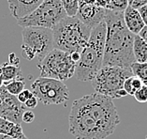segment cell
Listing matches in <instances>:
<instances>
[{"mask_svg": "<svg viewBox=\"0 0 147 139\" xmlns=\"http://www.w3.org/2000/svg\"><path fill=\"white\" fill-rule=\"evenodd\" d=\"M3 85H4V81H3V79H2V76H1V74H0V87H2Z\"/></svg>", "mask_w": 147, "mask_h": 139, "instance_id": "cell-33", "label": "cell"}, {"mask_svg": "<svg viewBox=\"0 0 147 139\" xmlns=\"http://www.w3.org/2000/svg\"><path fill=\"white\" fill-rule=\"evenodd\" d=\"M67 14L60 0H44L34 12L24 18L18 20V24L22 27H43L52 29Z\"/></svg>", "mask_w": 147, "mask_h": 139, "instance_id": "cell-7", "label": "cell"}, {"mask_svg": "<svg viewBox=\"0 0 147 139\" xmlns=\"http://www.w3.org/2000/svg\"><path fill=\"white\" fill-rule=\"evenodd\" d=\"M92 29L76 17H66L53 28V46L67 54L82 53L90 38Z\"/></svg>", "mask_w": 147, "mask_h": 139, "instance_id": "cell-4", "label": "cell"}, {"mask_svg": "<svg viewBox=\"0 0 147 139\" xmlns=\"http://www.w3.org/2000/svg\"><path fill=\"white\" fill-rule=\"evenodd\" d=\"M69 123V134L75 139H106L113 134L120 119L113 99L92 93L73 102Z\"/></svg>", "mask_w": 147, "mask_h": 139, "instance_id": "cell-1", "label": "cell"}, {"mask_svg": "<svg viewBox=\"0 0 147 139\" xmlns=\"http://www.w3.org/2000/svg\"><path fill=\"white\" fill-rule=\"evenodd\" d=\"M138 12H139L140 15H141V17H142L143 23H144L145 26H147V5L142 7V8H140L138 9Z\"/></svg>", "mask_w": 147, "mask_h": 139, "instance_id": "cell-26", "label": "cell"}, {"mask_svg": "<svg viewBox=\"0 0 147 139\" xmlns=\"http://www.w3.org/2000/svg\"><path fill=\"white\" fill-rule=\"evenodd\" d=\"M105 48L102 66L130 68L136 62L133 55L135 35L127 29L124 22V12L107 9Z\"/></svg>", "mask_w": 147, "mask_h": 139, "instance_id": "cell-2", "label": "cell"}, {"mask_svg": "<svg viewBox=\"0 0 147 139\" xmlns=\"http://www.w3.org/2000/svg\"><path fill=\"white\" fill-rule=\"evenodd\" d=\"M31 91L45 105L60 104L69 98V91L63 82L51 78L38 77L31 84Z\"/></svg>", "mask_w": 147, "mask_h": 139, "instance_id": "cell-9", "label": "cell"}, {"mask_svg": "<svg viewBox=\"0 0 147 139\" xmlns=\"http://www.w3.org/2000/svg\"><path fill=\"white\" fill-rule=\"evenodd\" d=\"M22 56L27 60L37 58L39 63L55 49L52 29L43 27H24L22 31Z\"/></svg>", "mask_w": 147, "mask_h": 139, "instance_id": "cell-6", "label": "cell"}, {"mask_svg": "<svg viewBox=\"0 0 147 139\" xmlns=\"http://www.w3.org/2000/svg\"><path fill=\"white\" fill-rule=\"evenodd\" d=\"M145 5H147V0H133L129 6L136 9H139L140 8H142V7Z\"/></svg>", "mask_w": 147, "mask_h": 139, "instance_id": "cell-27", "label": "cell"}, {"mask_svg": "<svg viewBox=\"0 0 147 139\" xmlns=\"http://www.w3.org/2000/svg\"><path fill=\"white\" fill-rule=\"evenodd\" d=\"M124 22L127 29L134 35H139L145 26L138 9L132 8L131 6H128L124 12Z\"/></svg>", "mask_w": 147, "mask_h": 139, "instance_id": "cell-13", "label": "cell"}, {"mask_svg": "<svg viewBox=\"0 0 147 139\" xmlns=\"http://www.w3.org/2000/svg\"><path fill=\"white\" fill-rule=\"evenodd\" d=\"M139 36L141 37L142 40L147 43V26H145L144 27L142 28V31L139 33Z\"/></svg>", "mask_w": 147, "mask_h": 139, "instance_id": "cell-31", "label": "cell"}, {"mask_svg": "<svg viewBox=\"0 0 147 139\" xmlns=\"http://www.w3.org/2000/svg\"><path fill=\"white\" fill-rule=\"evenodd\" d=\"M70 58L72 59V61L75 63H78L79 60L81 58V53H78V52H74V53H71L70 54Z\"/></svg>", "mask_w": 147, "mask_h": 139, "instance_id": "cell-30", "label": "cell"}, {"mask_svg": "<svg viewBox=\"0 0 147 139\" xmlns=\"http://www.w3.org/2000/svg\"><path fill=\"white\" fill-rule=\"evenodd\" d=\"M134 97L139 102H147V87L146 85H142V88H140L138 91H136V93L134 94Z\"/></svg>", "mask_w": 147, "mask_h": 139, "instance_id": "cell-22", "label": "cell"}, {"mask_svg": "<svg viewBox=\"0 0 147 139\" xmlns=\"http://www.w3.org/2000/svg\"><path fill=\"white\" fill-rule=\"evenodd\" d=\"M142 82L139 79L137 76L132 75L128 77L124 83V90L127 92V95H133L136 93V91H138L140 88L142 87Z\"/></svg>", "mask_w": 147, "mask_h": 139, "instance_id": "cell-18", "label": "cell"}, {"mask_svg": "<svg viewBox=\"0 0 147 139\" xmlns=\"http://www.w3.org/2000/svg\"><path fill=\"white\" fill-rule=\"evenodd\" d=\"M24 134L21 124H15L7 119L0 117V135H6L13 138L22 136Z\"/></svg>", "mask_w": 147, "mask_h": 139, "instance_id": "cell-14", "label": "cell"}, {"mask_svg": "<svg viewBox=\"0 0 147 139\" xmlns=\"http://www.w3.org/2000/svg\"><path fill=\"white\" fill-rule=\"evenodd\" d=\"M26 106L21 103L16 96L9 94L5 85L0 87V117L15 124H21Z\"/></svg>", "mask_w": 147, "mask_h": 139, "instance_id": "cell-10", "label": "cell"}, {"mask_svg": "<svg viewBox=\"0 0 147 139\" xmlns=\"http://www.w3.org/2000/svg\"><path fill=\"white\" fill-rule=\"evenodd\" d=\"M0 74L4 81V84L23 77L21 68L9 63H3L2 65H0Z\"/></svg>", "mask_w": 147, "mask_h": 139, "instance_id": "cell-15", "label": "cell"}, {"mask_svg": "<svg viewBox=\"0 0 147 139\" xmlns=\"http://www.w3.org/2000/svg\"><path fill=\"white\" fill-rule=\"evenodd\" d=\"M133 75L137 76L142 82L143 85L147 87V62L146 63H138L135 62L130 67Z\"/></svg>", "mask_w": 147, "mask_h": 139, "instance_id": "cell-19", "label": "cell"}, {"mask_svg": "<svg viewBox=\"0 0 147 139\" xmlns=\"http://www.w3.org/2000/svg\"><path fill=\"white\" fill-rule=\"evenodd\" d=\"M111 0H96V5L99 8L108 9L110 6Z\"/></svg>", "mask_w": 147, "mask_h": 139, "instance_id": "cell-28", "label": "cell"}, {"mask_svg": "<svg viewBox=\"0 0 147 139\" xmlns=\"http://www.w3.org/2000/svg\"><path fill=\"white\" fill-rule=\"evenodd\" d=\"M38 102V100L36 98L35 96H33V97H31L29 100H27V101L24 102V106H26V108L33 109L37 107Z\"/></svg>", "mask_w": 147, "mask_h": 139, "instance_id": "cell-25", "label": "cell"}, {"mask_svg": "<svg viewBox=\"0 0 147 139\" xmlns=\"http://www.w3.org/2000/svg\"><path fill=\"white\" fill-rule=\"evenodd\" d=\"M77 64L72 61L70 54L58 49H53L38 64L40 76L58 81H66L72 77L76 72Z\"/></svg>", "mask_w": 147, "mask_h": 139, "instance_id": "cell-8", "label": "cell"}, {"mask_svg": "<svg viewBox=\"0 0 147 139\" xmlns=\"http://www.w3.org/2000/svg\"><path fill=\"white\" fill-rule=\"evenodd\" d=\"M9 64H12V65H16V66H19V58H17V56H15L14 53L10 54L9 56Z\"/></svg>", "mask_w": 147, "mask_h": 139, "instance_id": "cell-29", "label": "cell"}, {"mask_svg": "<svg viewBox=\"0 0 147 139\" xmlns=\"http://www.w3.org/2000/svg\"><path fill=\"white\" fill-rule=\"evenodd\" d=\"M106 33L105 22L92 29L89 41L82 51L81 58L76 66L75 75L78 80L91 82L102 68Z\"/></svg>", "mask_w": 147, "mask_h": 139, "instance_id": "cell-3", "label": "cell"}, {"mask_svg": "<svg viewBox=\"0 0 147 139\" xmlns=\"http://www.w3.org/2000/svg\"><path fill=\"white\" fill-rule=\"evenodd\" d=\"M44 0H8L9 12L17 21L26 17L38 8Z\"/></svg>", "mask_w": 147, "mask_h": 139, "instance_id": "cell-12", "label": "cell"}, {"mask_svg": "<svg viewBox=\"0 0 147 139\" xmlns=\"http://www.w3.org/2000/svg\"><path fill=\"white\" fill-rule=\"evenodd\" d=\"M67 17H76L79 9V0H60Z\"/></svg>", "mask_w": 147, "mask_h": 139, "instance_id": "cell-20", "label": "cell"}, {"mask_svg": "<svg viewBox=\"0 0 147 139\" xmlns=\"http://www.w3.org/2000/svg\"><path fill=\"white\" fill-rule=\"evenodd\" d=\"M132 75L130 68L102 66L91 83L96 93L111 99H121L127 96L124 90V83Z\"/></svg>", "mask_w": 147, "mask_h": 139, "instance_id": "cell-5", "label": "cell"}, {"mask_svg": "<svg viewBox=\"0 0 147 139\" xmlns=\"http://www.w3.org/2000/svg\"><path fill=\"white\" fill-rule=\"evenodd\" d=\"M4 85L7 91H8L9 94L17 97V96L24 90L26 81H24V77H21V78H18V79L8 82V83H5Z\"/></svg>", "mask_w": 147, "mask_h": 139, "instance_id": "cell-17", "label": "cell"}, {"mask_svg": "<svg viewBox=\"0 0 147 139\" xmlns=\"http://www.w3.org/2000/svg\"><path fill=\"white\" fill-rule=\"evenodd\" d=\"M132 1H133V0H128V3H129V5L132 3Z\"/></svg>", "mask_w": 147, "mask_h": 139, "instance_id": "cell-34", "label": "cell"}, {"mask_svg": "<svg viewBox=\"0 0 147 139\" xmlns=\"http://www.w3.org/2000/svg\"><path fill=\"white\" fill-rule=\"evenodd\" d=\"M33 96H34V94L32 93L31 90H26V88H24V90L17 96V99H18V101H19L21 103L24 104V102H26L27 100H29L31 97H33Z\"/></svg>", "mask_w": 147, "mask_h": 139, "instance_id": "cell-23", "label": "cell"}, {"mask_svg": "<svg viewBox=\"0 0 147 139\" xmlns=\"http://www.w3.org/2000/svg\"><path fill=\"white\" fill-rule=\"evenodd\" d=\"M107 9L99 8L96 5H86L79 2V9L76 18L89 28H95L99 24L105 22Z\"/></svg>", "mask_w": 147, "mask_h": 139, "instance_id": "cell-11", "label": "cell"}, {"mask_svg": "<svg viewBox=\"0 0 147 139\" xmlns=\"http://www.w3.org/2000/svg\"><path fill=\"white\" fill-rule=\"evenodd\" d=\"M128 6V0H111L108 9L116 12H124Z\"/></svg>", "mask_w": 147, "mask_h": 139, "instance_id": "cell-21", "label": "cell"}, {"mask_svg": "<svg viewBox=\"0 0 147 139\" xmlns=\"http://www.w3.org/2000/svg\"><path fill=\"white\" fill-rule=\"evenodd\" d=\"M35 119V114L31 110H26L22 116V121L24 123H31Z\"/></svg>", "mask_w": 147, "mask_h": 139, "instance_id": "cell-24", "label": "cell"}, {"mask_svg": "<svg viewBox=\"0 0 147 139\" xmlns=\"http://www.w3.org/2000/svg\"><path fill=\"white\" fill-rule=\"evenodd\" d=\"M0 139H29L26 136V134H23L22 136L18 137V138H13L10 136H6V135H0Z\"/></svg>", "mask_w": 147, "mask_h": 139, "instance_id": "cell-32", "label": "cell"}, {"mask_svg": "<svg viewBox=\"0 0 147 139\" xmlns=\"http://www.w3.org/2000/svg\"><path fill=\"white\" fill-rule=\"evenodd\" d=\"M133 55L136 62L138 63L147 62V43L139 35H135L134 38Z\"/></svg>", "mask_w": 147, "mask_h": 139, "instance_id": "cell-16", "label": "cell"}]
</instances>
